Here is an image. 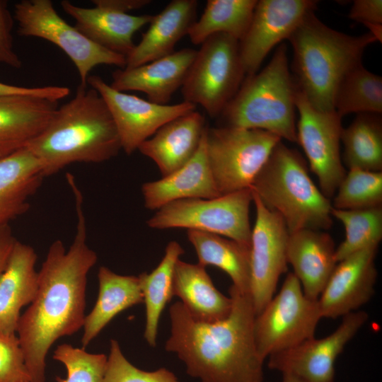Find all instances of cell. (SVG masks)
I'll use <instances>...</instances> for the list:
<instances>
[{
    "instance_id": "6da1fadb",
    "label": "cell",
    "mask_w": 382,
    "mask_h": 382,
    "mask_svg": "<svg viewBox=\"0 0 382 382\" xmlns=\"http://www.w3.org/2000/svg\"><path fill=\"white\" fill-rule=\"evenodd\" d=\"M69 186L77 216L73 242L67 250L60 240L50 245L38 271L36 295L18 322L16 333L30 382H45V359L52 345L83 327L87 277L97 262L86 241L81 192L75 183Z\"/></svg>"
},
{
    "instance_id": "7a4b0ae2",
    "label": "cell",
    "mask_w": 382,
    "mask_h": 382,
    "mask_svg": "<svg viewBox=\"0 0 382 382\" xmlns=\"http://www.w3.org/2000/svg\"><path fill=\"white\" fill-rule=\"evenodd\" d=\"M229 296L231 313L216 322L194 319L180 301L171 305L165 349L175 353L187 374L201 382H262L265 361L255 343L250 294L231 285Z\"/></svg>"
},
{
    "instance_id": "3957f363",
    "label": "cell",
    "mask_w": 382,
    "mask_h": 382,
    "mask_svg": "<svg viewBox=\"0 0 382 382\" xmlns=\"http://www.w3.org/2000/svg\"><path fill=\"white\" fill-rule=\"evenodd\" d=\"M26 148L37 160L45 177L74 163L106 161L122 149L105 102L95 89L80 85L74 98L57 108Z\"/></svg>"
},
{
    "instance_id": "277c9868",
    "label": "cell",
    "mask_w": 382,
    "mask_h": 382,
    "mask_svg": "<svg viewBox=\"0 0 382 382\" xmlns=\"http://www.w3.org/2000/svg\"><path fill=\"white\" fill-rule=\"evenodd\" d=\"M292 76L297 88L316 109L335 110V97L345 75L361 64L366 49L378 41L370 32L349 35L308 14L289 37Z\"/></svg>"
},
{
    "instance_id": "5b68a950",
    "label": "cell",
    "mask_w": 382,
    "mask_h": 382,
    "mask_svg": "<svg viewBox=\"0 0 382 382\" xmlns=\"http://www.w3.org/2000/svg\"><path fill=\"white\" fill-rule=\"evenodd\" d=\"M250 189L268 209L282 217L289 233L306 228L327 230L332 224L330 199L311 178L301 154L282 141Z\"/></svg>"
},
{
    "instance_id": "8992f818",
    "label": "cell",
    "mask_w": 382,
    "mask_h": 382,
    "mask_svg": "<svg viewBox=\"0 0 382 382\" xmlns=\"http://www.w3.org/2000/svg\"><path fill=\"white\" fill-rule=\"evenodd\" d=\"M296 91L282 42L262 70L245 77L220 116L224 125L263 130L297 143Z\"/></svg>"
},
{
    "instance_id": "52a82bcc",
    "label": "cell",
    "mask_w": 382,
    "mask_h": 382,
    "mask_svg": "<svg viewBox=\"0 0 382 382\" xmlns=\"http://www.w3.org/2000/svg\"><path fill=\"white\" fill-rule=\"evenodd\" d=\"M280 141L279 137L263 130L207 126V157L220 196L250 188Z\"/></svg>"
},
{
    "instance_id": "ba28073f",
    "label": "cell",
    "mask_w": 382,
    "mask_h": 382,
    "mask_svg": "<svg viewBox=\"0 0 382 382\" xmlns=\"http://www.w3.org/2000/svg\"><path fill=\"white\" fill-rule=\"evenodd\" d=\"M245 77L239 41L217 33L197 50L181 87L184 101L202 106L211 117L220 116Z\"/></svg>"
},
{
    "instance_id": "9c48e42d",
    "label": "cell",
    "mask_w": 382,
    "mask_h": 382,
    "mask_svg": "<svg viewBox=\"0 0 382 382\" xmlns=\"http://www.w3.org/2000/svg\"><path fill=\"white\" fill-rule=\"evenodd\" d=\"M250 188L212 199H186L157 209L147 221L157 230L185 228L226 237L250 245Z\"/></svg>"
},
{
    "instance_id": "30bf717a",
    "label": "cell",
    "mask_w": 382,
    "mask_h": 382,
    "mask_svg": "<svg viewBox=\"0 0 382 382\" xmlns=\"http://www.w3.org/2000/svg\"><path fill=\"white\" fill-rule=\"evenodd\" d=\"M321 318L318 300L308 298L297 277L289 272L279 293L255 317L253 334L259 356L265 361L314 337Z\"/></svg>"
},
{
    "instance_id": "8fae6325",
    "label": "cell",
    "mask_w": 382,
    "mask_h": 382,
    "mask_svg": "<svg viewBox=\"0 0 382 382\" xmlns=\"http://www.w3.org/2000/svg\"><path fill=\"white\" fill-rule=\"evenodd\" d=\"M17 33L54 44L75 65L80 86H88L91 71L101 64L126 66V57L106 50L91 41L57 12L50 0H22L14 5Z\"/></svg>"
},
{
    "instance_id": "7c38bea8",
    "label": "cell",
    "mask_w": 382,
    "mask_h": 382,
    "mask_svg": "<svg viewBox=\"0 0 382 382\" xmlns=\"http://www.w3.org/2000/svg\"><path fill=\"white\" fill-rule=\"evenodd\" d=\"M297 143L302 147L320 190L328 199L335 195L346 174L340 154L342 117L336 112L313 108L297 88Z\"/></svg>"
},
{
    "instance_id": "4fadbf2b",
    "label": "cell",
    "mask_w": 382,
    "mask_h": 382,
    "mask_svg": "<svg viewBox=\"0 0 382 382\" xmlns=\"http://www.w3.org/2000/svg\"><path fill=\"white\" fill-rule=\"evenodd\" d=\"M253 202L256 219L250 240V297L257 316L273 298L280 276L287 270L289 233L282 217L253 192Z\"/></svg>"
},
{
    "instance_id": "5bb4252c",
    "label": "cell",
    "mask_w": 382,
    "mask_h": 382,
    "mask_svg": "<svg viewBox=\"0 0 382 382\" xmlns=\"http://www.w3.org/2000/svg\"><path fill=\"white\" fill-rule=\"evenodd\" d=\"M87 85L105 102L115 124L122 149L130 155L168 122L196 110L186 101L159 105L114 89L100 76L90 75Z\"/></svg>"
},
{
    "instance_id": "9a60e30c",
    "label": "cell",
    "mask_w": 382,
    "mask_h": 382,
    "mask_svg": "<svg viewBox=\"0 0 382 382\" xmlns=\"http://www.w3.org/2000/svg\"><path fill=\"white\" fill-rule=\"evenodd\" d=\"M368 318V313L364 311L345 315L329 335L320 339L312 337L270 355L268 367L282 374L294 376L303 382H334L337 357Z\"/></svg>"
},
{
    "instance_id": "2e32d148",
    "label": "cell",
    "mask_w": 382,
    "mask_h": 382,
    "mask_svg": "<svg viewBox=\"0 0 382 382\" xmlns=\"http://www.w3.org/2000/svg\"><path fill=\"white\" fill-rule=\"evenodd\" d=\"M318 4L314 0L257 1L249 26L239 40L245 76L257 72L269 52L288 40Z\"/></svg>"
},
{
    "instance_id": "e0dca14e",
    "label": "cell",
    "mask_w": 382,
    "mask_h": 382,
    "mask_svg": "<svg viewBox=\"0 0 382 382\" xmlns=\"http://www.w3.org/2000/svg\"><path fill=\"white\" fill-rule=\"evenodd\" d=\"M379 245H372L337 262L318 299L321 317L335 319L356 311L374 294Z\"/></svg>"
},
{
    "instance_id": "ac0fdd59",
    "label": "cell",
    "mask_w": 382,
    "mask_h": 382,
    "mask_svg": "<svg viewBox=\"0 0 382 382\" xmlns=\"http://www.w3.org/2000/svg\"><path fill=\"white\" fill-rule=\"evenodd\" d=\"M196 53L187 47L136 67L118 69L110 85L121 92H143L149 101L167 105L182 87Z\"/></svg>"
},
{
    "instance_id": "d6986e66",
    "label": "cell",
    "mask_w": 382,
    "mask_h": 382,
    "mask_svg": "<svg viewBox=\"0 0 382 382\" xmlns=\"http://www.w3.org/2000/svg\"><path fill=\"white\" fill-rule=\"evenodd\" d=\"M335 249L332 238L323 231L306 228L289 233L287 262L308 298H319L337 265Z\"/></svg>"
},
{
    "instance_id": "ffe728a7",
    "label": "cell",
    "mask_w": 382,
    "mask_h": 382,
    "mask_svg": "<svg viewBox=\"0 0 382 382\" xmlns=\"http://www.w3.org/2000/svg\"><path fill=\"white\" fill-rule=\"evenodd\" d=\"M63 11L75 21L74 25L81 34L96 45L127 57L135 44L133 36L149 24L154 15L140 16L102 8H84L67 0L60 2Z\"/></svg>"
},
{
    "instance_id": "44dd1931",
    "label": "cell",
    "mask_w": 382,
    "mask_h": 382,
    "mask_svg": "<svg viewBox=\"0 0 382 382\" xmlns=\"http://www.w3.org/2000/svg\"><path fill=\"white\" fill-rule=\"evenodd\" d=\"M206 126L204 115L195 110L163 125L137 150L154 162L162 177L168 175L192 158Z\"/></svg>"
},
{
    "instance_id": "7402d4cb",
    "label": "cell",
    "mask_w": 382,
    "mask_h": 382,
    "mask_svg": "<svg viewBox=\"0 0 382 382\" xmlns=\"http://www.w3.org/2000/svg\"><path fill=\"white\" fill-rule=\"evenodd\" d=\"M204 131L197 151L187 163L159 180L142 185L141 194L146 209L156 211L178 200L220 196L207 157Z\"/></svg>"
},
{
    "instance_id": "603a6c76",
    "label": "cell",
    "mask_w": 382,
    "mask_h": 382,
    "mask_svg": "<svg viewBox=\"0 0 382 382\" xmlns=\"http://www.w3.org/2000/svg\"><path fill=\"white\" fill-rule=\"evenodd\" d=\"M34 248L17 241L0 276V332L16 335L21 310L33 301L38 287Z\"/></svg>"
},
{
    "instance_id": "cb8c5ba5",
    "label": "cell",
    "mask_w": 382,
    "mask_h": 382,
    "mask_svg": "<svg viewBox=\"0 0 382 382\" xmlns=\"http://www.w3.org/2000/svg\"><path fill=\"white\" fill-rule=\"evenodd\" d=\"M197 6L196 0H173L154 16L140 42L126 57L125 68L136 67L173 53L175 45L187 35L196 21Z\"/></svg>"
},
{
    "instance_id": "d4e9b609",
    "label": "cell",
    "mask_w": 382,
    "mask_h": 382,
    "mask_svg": "<svg viewBox=\"0 0 382 382\" xmlns=\"http://www.w3.org/2000/svg\"><path fill=\"white\" fill-rule=\"evenodd\" d=\"M57 104L29 96L0 97V156L26 147L49 124Z\"/></svg>"
},
{
    "instance_id": "484cf974",
    "label": "cell",
    "mask_w": 382,
    "mask_h": 382,
    "mask_svg": "<svg viewBox=\"0 0 382 382\" xmlns=\"http://www.w3.org/2000/svg\"><path fill=\"white\" fill-rule=\"evenodd\" d=\"M45 178L26 147L0 156V224H8L29 209L30 200Z\"/></svg>"
},
{
    "instance_id": "4316f807",
    "label": "cell",
    "mask_w": 382,
    "mask_h": 382,
    "mask_svg": "<svg viewBox=\"0 0 382 382\" xmlns=\"http://www.w3.org/2000/svg\"><path fill=\"white\" fill-rule=\"evenodd\" d=\"M173 294L181 299L188 313L201 322H216L226 318L232 308V299L214 285L205 267L180 260L176 262Z\"/></svg>"
},
{
    "instance_id": "83f0119b",
    "label": "cell",
    "mask_w": 382,
    "mask_h": 382,
    "mask_svg": "<svg viewBox=\"0 0 382 382\" xmlns=\"http://www.w3.org/2000/svg\"><path fill=\"white\" fill-rule=\"evenodd\" d=\"M98 295L96 303L85 317L82 348L85 349L100 331L120 312L143 303L139 277L120 275L102 266L98 272Z\"/></svg>"
},
{
    "instance_id": "f1b7e54d",
    "label": "cell",
    "mask_w": 382,
    "mask_h": 382,
    "mask_svg": "<svg viewBox=\"0 0 382 382\" xmlns=\"http://www.w3.org/2000/svg\"><path fill=\"white\" fill-rule=\"evenodd\" d=\"M198 264L221 269L239 291L250 294V245L219 235L187 230Z\"/></svg>"
},
{
    "instance_id": "f546056e",
    "label": "cell",
    "mask_w": 382,
    "mask_h": 382,
    "mask_svg": "<svg viewBox=\"0 0 382 382\" xmlns=\"http://www.w3.org/2000/svg\"><path fill=\"white\" fill-rule=\"evenodd\" d=\"M183 253L182 246L177 241H172L168 243L158 266L151 272H143L138 276L146 309L144 337L151 347L156 345L161 313L173 296L174 270Z\"/></svg>"
},
{
    "instance_id": "4dcf8cb0",
    "label": "cell",
    "mask_w": 382,
    "mask_h": 382,
    "mask_svg": "<svg viewBox=\"0 0 382 382\" xmlns=\"http://www.w3.org/2000/svg\"><path fill=\"white\" fill-rule=\"evenodd\" d=\"M342 163L348 169L382 172V117L373 113L357 114L342 129Z\"/></svg>"
},
{
    "instance_id": "1f68e13d",
    "label": "cell",
    "mask_w": 382,
    "mask_h": 382,
    "mask_svg": "<svg viewBox=\"0 0 382 382\" xmlns=\"http://www.w3.org/2000/svg\"><path fill=\"white\" fill-rule=\"evenodd\" d=\"M257 0H208L203 13L190 26L187 35L199 45L217 33L240 40L250 23Z\"/></svg>"
},
{
    "instance_id": "d6a6232c",
    "label": "cell",
    "mask_w": 382,
    "mask_h": 382,
    "mask_svg": "<svg viewBox=\"0 0 382 382\" xmlns=\"http://www.w3.org/2000/svg\"><path fill=\"white\" fill-rule=\"evenodd\" d=\"M335 110L342 118L351 113H382V77L361 64L342 80L335 97Z\"/></svg>"
},
{
    "instance_id": "836d02e7",
    "label": "cell",
    "mask_w": 382,
    "mask_h": 382,
    "mask_svg": "<svg viewBox=\"0 0 382 382\" xmlns=\"http://www.w3.org/2000/svg\"><path fill=\"white\" fill-rule=\"evenodd\" d=\"M331 215L340 221L345 231V240L335 249L337 262L350 255L382 240V207L342 210L332 207Z\"/></svg>"
},
{
    "instance_id": "e575fe53",
    "label": "cell",
    "mask_w": 382,
    "mask_h": 382,
    "mask_svg": "<svg viewBox=\"0 0 382 382\" xmlns=\"http://www.w3.org/2000/svg\"><path fill=\"white\" fill-rule=\"evenodd\" d=\"M331 203L333 208L342 210L382 207V172L349 169Z\"/></svg>"
},
{
    "instance_id": "d590c367",
    "label": "cell",
    "mask_w": 382,
    "mask_h": 382,
    "mask_svg": "<svg viewBox=\"0 0 382 382\" xmlns=\"http://www.w3.org/2000/svg\"><path fill=\"white\" fill-rule=\"evenodd\" d=\"M53 359L66 367L65 378L57 376V382H103L108 357L93 354L83 348L62 344L56 348Z\"/></svg>"
},
{
    "instance_id": "8d00e7d4",
    "label": "cell",
    "mask_w": 382,
    "mask_h": 382,
    "mask_svg": "<svg viewBox=\"0 0 382 382\" xmlns=\"http://www.w3.org/2000/svg\"><path fill=\"white\" fill-rule=\"evenodd\" d=\"M103 382H180L166 368L146 371L132 365L124 356L118 342L110 340V353Z\"/></svg>"
},
{
    "instance_id": "74e56055",
    "label": "cell",
    "mask_w": 382,
    "mask_h": 382,
    "mask_svg": "<svg viewBox=\"0 0 382 382\" xmlns=\"http://www.w3.org/2000/svg\"><path fill=\"white\" fill-rule=\"evenodd\" d=\"M0 382H30L24 354L16 335L0 332Z\"/></svg>"
},
{
    "instance_id": "f35d334b",
    "label": "cell",
    "mask_w": 382,
    "mask_h": 382,
    "mask_svg": "<svg viewBox=\"0 0 382 382\" xmlns=\"http://www.w3.org/2000/svg\"><path fill=\"white\" fill-rule=\"evenodd\" d=\"M14 18L8 1L0 0V63L13 69H20L22 61L13 50L12 30Z\"/></svg>"
},
{
    "instance_id": "ab89813d",
    "label": "cell",
    "mask_w": 382,
    "mask_h": 382,
    "mask_svg": "<svg viewBox=\"0 0 382 382\" xmlns=\"http://www.w3.org/2000/svg\"><path fill=\"white\" fill-rule=\"evenodd\" d=\"M348 17L365 25L377 40L381 41V0H354Z\"/></svg>"
},
{
    "instance_id": "60d3db41",
    "label": "cell",
    "mask_w": 382,
    "mask_h": 382,
    "mask_svg": "<svg viewBox=\"0 0 382 382\" xmlns=\"http://www.w3.org/2000/svg\"><path fill=\"white\" fill-rule=\"evenodd\" d=\"M69 93V88L65 86L23 87L0 81V97L29 96L57 102L59 100L68 96Z\"/></svg>"
},
{
    "instance_id": "b9f144b4",
    "label": "cell",
    "mask_w": 382,
    "mask_h": 382,
    "mask_svg": "<svg viewBox=\"0 0 382 382\" xmlns=\"http://www.w3.org/2000/svg\"><path fill=\"white\" fill-rule=\"evenodd\" d=\"M96 7L110 9L120 13L140 9L151 3V0H93Z\"/></svg>"
},
{
    "instance_id": "7bdbcfd3",
    "label": "cell",
    "mask_w": 382,
    "mask_h": 382,
    "mask_svg": "<svg viewBox=\"0 0 382 382\" xmlns=\"http://www.w3.org/2000/svg\"><path fill=\"white\" fill-rule=\"evenodd\" d=\"M16 241L9 225L0 224V276L6 266Z\"/></svg>"
},
{
    "instance_id": "ee69618b",
    "label": "cell",
    "mask_w": 382,
    "mask_h": 382,
    "mask_svg": "<svg viewBox=\"0 0 382 382\" xmlns=\"http://www.w3.org/2000/svg\"><path fill=\"white\" fill-rule=\"evenodd\" d=\"M281 382H303V381L294 376L289 375V374H282V379Z\"/></svg>"
}]
</instances>
